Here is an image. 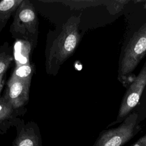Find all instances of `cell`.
I'll list each match as a JSON object with an SVG mask.
<instances>
[{"label": "cell", "instance_id": "cell-11", "mask_svg": "<svg viewBox=\"0 0 146 146\" xmlns=\"http://www.w3.org/2000/svg\"><path fill=\"white\" fill-rule=\"evenodd\" d=\"M14 59L13 55L7 50H0V75H4Z\"/></svg>", "mask_w": 146, "mask_h": 146}, {"label": "cell", "instance_id": "cell-5", "mask_svg": "<svg viewBox=\"0 0 146 146\" xmlns=\"http://www.w3.org/2000/svg\"><path fill=\"white\" fill-rule=\"evenodd\" d=\"M145 86L146 62L138 75L126 91L123 98L116 121L108 126L121 123L127 117L130 112L137 104Z\"/></svg>", "mask_w": 146, "mask_h": 146}, {"label": "cell", "instance_id": "cell-7", "mask_svg": "<svg viewBox=\"0 0 146 146\" xmlns=\"http://www.w3.org/2000/svg\"><path fill=\"white\" fill-rule=\"evenodd\" d=\"M16 127L17 133L13 146H42L39 129L35 123L25 124L21 120Z\"/></svg>", "mask_w": 146, "mask_h": 146}, {"label": "cell", "instance_id": "cell-8", "mask_svg": "<svg viewBox=\"0 0 146 146\" xmlns=\"http://www.w3.org/2000/svg\"><path fill=\"white\" fill-rule=\"evenodd\" d=\"M23 109L14 108L2 96H0V134H5L13 126H17L21 121L18 116L22 115Z\"/></svg>", "mask_w": 146, "mask_h": 146}, {"label": "cell", "instance_id": "cell-2", "mask_svg": "<svg viewBox=\"0 0 146 146\" xmlns=\"http://www.w3.org/2000/svg\"><path fill=\"white\" fill-rule=\"evenodd\" d=\"M13 15L10 29L12 36L35 47L38 35V21L33 4L29 1L23 0Z\"/></svg>", "mask_w": 146, "mask_h": 146}, {"label": "cell", "instance_id": "cell-13", "mask_svg": "<svg viewBox=\"0 0 146 146\" xmlns=\"http://www.w3.org/2000/svg\"><path fill=\"white\" fill-rule=\"evenodd\" d=\"M3 75H0V88L2 87V79H3Z\"/></svg>", "mask_w": 146, "mask_h": 146}, {"label": "cell", "instance_id": "cell-4", "mask_svg": "<svg viewBox=\"0 0 146 146\" xmlns=\"http://www.w3.org/2000/svg\"><path fill=\"white\" fill-rule=\"evenodd\" d=\"M146 54V22L129 39L123 53L119 67V77L129 75Z\"/></svg>", "mask_w": 146, "mask_h": 146}, {"label": "cell", "instance_id": "cell-10", "mask_svg": "<svg viewBox=\"0 0 146 146\" xmlns=\"http://www.w3.org/2000/svg\"><path fill=\"white\" fill-rule=\"evenodd\" d=\"M34 73L33 66L30 63L17 66L11 75V77L17 79H31Z\"/></svg>", "mask_w": 146, "mask_h": 146}, {"label": "cell", "instance_id": "cell-1", "mask_svg": "<svg viewBox=\"0 0 146 146\" xmlns=\"http://www.w3.org/2000/svg\"><path fill=\"white\" fill-rule=\"evenodd\" d=\"M79 21V17L73 16L63 26L61 33L54 40L50 50L46 63L48 73L58 72L60 66L75 51L80 39L78 31Z\"/></svg>", "mask_w": 146, "mask_h": 146}, {"label": "cell", "instance_id": "cell-12", "mask_svg": "<svg viewBox=\"0 0 146 146\" xmlns=\"http://www.w3.org/2000/svg\"><path fill=\"white\" fill-rule=\"evenodd\" d=\"M130 146H146V134L139 138L137 141Z\"/></svg>", "mask_w": 146, "mask_h": 146}, {"label": "cell", "instance_id": "cell-9", "mask_svg": "<svg viewBox=\"0 0 146 146\" xmlns=\"http://www.w3.org/2000/svg\"><path fill=\"white\" fill-rule=\"evenodd\" d=\"M23 0H3L0 2V33Z\"/></svg>", "mask_w": 146, "mask_h": 146}, {"label": "cell", "instance_id": "cell-3", "mask_svg": "<svg viewBox=\"0 0 146 146\" xmlns=\"http://www.w3.org/2000/svg\"><path fill=\"white\" fill-rule=\"evenodd\" d=\"M139 115L129 113L117 127L100 132L94 146H123L140 130Z\"/></svg>", "mask_w": 146, "mask_h": 146}, {"label": "cell", "instance_id": "cell-14", "mask_svg": "<svg viewBox=\"0 0 146 146\" xmlns=\"http://www.w3.org/2000/svg\"><path fill=\"white\" fill-rule=\"evenodd\" d=\"M144 7H145V8H146V2H145V6H144Z\"/></svg>", "mask_w": 146, "mask_h": 146}, {"label": "cell", "instance_id": "cell-6", "mask_svg": "<svg viewBox=\"0 0 146 146\" xmlns=\"http://www.w3.org/2000/svg\"><path fill=\"white\" fill-rule=\"evenodd\" d=\"M31 79L10 77L3 97L15 109H22L29 101Z\"/></svg>", "mask_w": 146, "mask_h": 146}]
</instances>
